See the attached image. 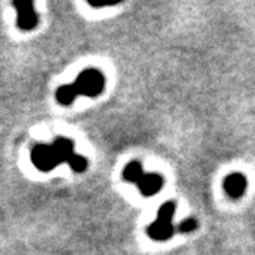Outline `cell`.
I'll return each instance as SVG.
<instances>
[{"label": "cell", "instance_id": "cell-1", "mask_svg": "<svg viewBox=\"0 0 255 255\" xmlns=\"http://www.w3.org/2000/svg\"><path fill=\"white\" fill-rule=\"evenodd\" d=\"M176 211V204L173 201H167L159 209L157 219L155 223H152L147 228L149 237L153 238L156 241H166L173 236L174 228L172 224V219Z\"/></svg>", "mask_w": 255, "mask_h": 255}, {"label": "cell", "instance_id": "cell-2", "mask_svg": "<svg viewBox=\"0 0 255 255\" xmlns=\"http://www.w3.org/2000/svg\"><path fill=\"white\" fill-rule=\"evenodd\" d=\"M74 88L78 95H85V97H97L100 95L104 85H105V78L104 75L94 68H88L82 71L78 78L73 84Z\"/></svg>", "mask_w": 255, "mask_h": 255}, {"label": "cell", "instance_id": "cell-3", "mask_svg": "<svg viewBox=\"0 0 255 255\" xmlns=\"http://www.w3.org/2000/svg\"><path fill=\"white\" fill-rule=\"evenodd\" d=\"M31 160H33V164L41 172H50L55 166L60 164L51 146L48 145L36 146L31 152Z\"/></svg>", "mask_w": 255, "mask_h": 255}, {"label": "cell", "instance_id": "cell-4", "mask_svg": "<svg viewBox=\"0 0 255 255\" xmlns=\"http://www.w3.org/2000/svg\"><path fill=\"white\" fill-rule=\"evenodd\" d=\"M17 10V26L21 30H33L37 26V14L31 1H14Z\"/></svg>", "mask_w": 255, "mask_h": 255}, {"label": "cell", "instance_id": "cell-5", "mask_svg": "<svg viewBox=\"0 0 255 255\" xmlns=\"http://www.w3.org/2000/svg\"><path fill=\"white\" fill-rule=\"evenodd\" d=\"M247 189V179L241 173H233L224 180V190L230 197L240 199Z\"/></svg>", "mask_w": 255, "mask_h": 255}, {"label": "cell", "instance_id": "cell-6", "mask_svg": "<svg viewBox=\"0 0 255 255\" xmlns=\"http://www.w3.org/2000/svg\"><path fill=\"white\" fill-rule=\"evenodd\" d=\"M137 187L140 193L146 196V197H150V196H155L157 191L162 189L163 186V179L159 176V174H143L142 179L136 183Z\"/></svg>", "mask_w": 255, "mask_h": 255}, {"label": "cell", "instance_id": "cell-7", "mask_svg": "<svg viewBox=\"0 0 255 255\" xmlns=\"http://www.w3.org/2000/svg\"><path fill=\"white\" fill-rule=\"evenodd\" d=\"M51 149H53V152H54L58 163L68 162V159L74 155L73 142H71L70 139H65V137L57 139L54 143L51 145Z\"/></svg>", "mask_w": 255, "mask_h": 255}, {"label": "cell", "instance_id": "cell-8", "mask_svg": "<svg viewBox=\"0 0 255 255\" xmlns=\"http://www.w3.org/2000/svg\"><path fill=\"white\" fill-rule=\"evenodd\" d=\"M143 174H145L143 167L139 162H130L129 164H127V167L124 170V177L129 183H137L142 179Z\"/></svg>", "mask_w": 255, "mask_h": 255}, {"label": "cell", "instance_id": "cell-9", "mask_svg": "<svg viewBox=\"0 0 255 255\" xmlns=\"http://www.w3.org/2000/svg\"><path fill=\"white\" fill-rule=\"evenodd\" d=\"M77 97H78V94L75 91L73 84H71V85H63V87H60L58 91H57V101H58L60 104H63V105H70V104H73Z\"/></svg>", "mask_w": 255, "mask_h": 255}, {"label": "cell", "instance_id": "cell-10", "mask_svg": "<svg viewBox=\"0 0 255 255\" xmlns=\"http://www.w3.org/2000/svg\"><path fill=\"white\" fill-rule=\"evenodd\" d=\"M67 163L70 164V167L73 169L74 172H77V173H81L84 172L85 169H87V166H88V162H87V159L81 155H77V153H74L70 159H68V162Z\"/></svg>", "mask_w": 255, "mask_h": 255}, {"label": "cell", "instance_id": "cell-11", "mask_svg": "<svg viewBox=\"0 0 255 255\" xmlns=\"http://www.w3.org/2000/svg\"><path fill=\"white\" fill-rule=\"evenodd\" d=\"M197 228V221L194 219H187L184 220L180 223V226H179V231L180 233H191V231H194Z\"/></svg>", "mask_w": 255, "mask_h": 255}]
</instances>
